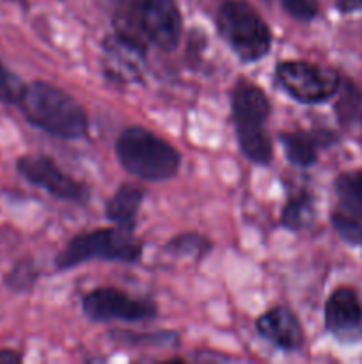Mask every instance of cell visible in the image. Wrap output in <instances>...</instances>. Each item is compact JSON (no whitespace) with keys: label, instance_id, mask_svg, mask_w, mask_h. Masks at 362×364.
I'll list each match as a JSON object with an SVG mask.
<instances>
[{"label":"cell","instance_id":"1","mask_svg":"<svg viewBox=\"0 0 362 364\" xmlns=\"http://www.w3.org/2000/svg\"><path fill=\"white\" fill-rule=\"evenodd\" d=\"M112 23L114 34L146 52L148 46L174 52L183 34L176 0H117Z\"/></svg>","mask_w":362,"mask_h":364},{"label":"cell","instance_id":"2","mask_svg":"<svg viewBox=\"0 0 362 364\" xmlns=\"http://www.w3.org/2000/svg\"><path fill=\"white\" fill-rule=\"evenodd\" d=\"M16 107L27 123L62 141H80L89 134V116L80 102L45 80L25 84Z\"/></svg>","mask_w":362,"mask_h":364},{"label":"cell","instance_id":"3","mask_svg":"<svg viewBox=\"0 0 362 364\" xmlns=\"http://www.w3.org/2000/svg\"><path fill=\"white\" fill-rule=\"evenodd\" d=\"M236 142L248 162L268 167L273 162V142L268 134V119L272 114L266 92L247 78H238L231 92Z\"/></svg>","mask_w":362,"mask_h":364},{"label":"cell","instance_id":"4","mask_svg":"<svg viewBox=\"0 0 362 364\" xmlns=\"http://www.w3.org/2000/svg\"><path fill=\"white\" fill-rule=\"evenodd\" d=\"M116 156L128 174L144 181H167L181 167L180 151L144 127H128L121 132Z\"/></svg>","mask_w":362,"mask_h":364},{"label":"cell","instance_id":"5","mask_svg":"<svg viewBox=\"0 0 362 364\" xmlns=\"http://www.w3.org/2000/svg\"><path fill=\"white\" fill-rule=\"evenodd\" d=\"M142 255L144 244L135 237V231L114 224L71 238L55 256V269L71 270L94 259L135 265L141 262Z\"/></svg>","mask_w":362,"mask_h":364},{"label":"cell","instance_id":"6","mask_svg":"<svg viewBox=\"0 0 362 364\" xmlns=\"http://www.w3.org/2000/svg\"><path fill=\"white\" fill-rule=\"evenodd\" d=\"M215 21L220 38L241 63H258L272 50V28L247 0H224Z\"/></svg>","mask_w":362,"mask_h":364},{"label":"cell","instance_id":"7","mask_svg":"<svg viewBox=\"0 0 362 364\" xmlns=\"http://www.w3.org/2000/svg\"><path fill=\"white\" fill-rule=\"evenodd\" d=\"M277 84L302 105H319L337 95L341 77L332 68L309 60H283L275 68Z\"/></svg>","mask_w":362,"mask_h":364},{"label":"cell","instance_id":"8","mask_svg":"<svg viewBox=\"0 0 362 364\" xmlns=\"http://www.w3.org/2000/svg\"><path fill=\"white\" fill-rule=\"evenodd\" d=\"M82 311L94 323H138L158 316V306L151 299L131 297L114 287H99L82 297Z\"/></svg>","mask_w":362,"mask_h":364},{"label":"cell","instance_id":"9","mask_svg":"<svg viewBox=\"0 0 362 364\" xmlns=\"http://www.w3.org/2000/svg\"><path fill=\"white\" fill-rule=\"evenodd\" d=\"M16 171L25 181L41 188L59 201L85 205L91 199V187L64 173L55 160L43 153H28L16 160Z\"/></svg>","mask_w":362,"mask_h":364},{"label":"cell","instance_id":"10","mask_svg":"<svg viewBox=\"0 0 362 364\" xmlns=\"http://www.w3.org/2000/svg\"><path fill=\"white\" fill-rule=\"evenodd\" d=\"M327 333L343 343L362 340V301L351 287H339L329 295L323 309Z\"/></svg>","mask_w":362,"mask_h":364},{"label":"cell","instance_id":"11","mask_svg":"<svg viewBox=\"0 0 362 364\" xmlns=\"http://www.w3.org/2000/svg\"><path fill=\"white\" fill-rule=\"evenodd\" d=\"M256 331L263 340L284 352H298L305 343L300 318L286 306H275L256 320Z\"/></svg>","mask_w":362,"mask_h":364},{"label":"cell","instance_id":"12","mask_svg":"<svg viewBox=\"0 0 362 364\" xmlns=\"http://www.w3.org/2000/svg\"><path fill=\"white\" fill-rule=\"evenodd\" d=\"M277 137L286 160L297 167H312L318 162L319 148H327L336 142V135L329 130L280 132Z\"/></svg>","mask_w":362,"mask_h":364},{"label":"cell","instance_id":"13","mask_svg":"<svg viewBox=\"0 0 362 364\" xmlns=\"http://www.w3.org/2000/svg\"><path fill=\"white\" fill-rule=\"evenodd\" d=\"M105 57L110 78H121V82H138L141 68L146 60V50L112 34L105 39Z\"/></svg>","mask_w":362,"mask_h":364},{"label":"cell","instance_id":"14","mask_svg":"<svg viewBox=\"0 0 362 364\" xmlns=\"http://www.w3.org/2000/svg\"><path fill=\"white\" fill-rule=\"evenodd\" d=\"M142 203H144V188L137 183L119 185L112 198L106 201L105 215L116 226L124 230H137L138 213H141Z\"/></svg>","mask_w":362,"mask_h":364},{"label":"cell","instance_id":"15","mask_svg":"<svg viewBox=\"0 0 362 364\" xmlns=\"http://www.w3.org/2000/svg\"><path fill=\"white\" fill-rule=\"evenodd\" d=\"M337 210L362 219V169L344 171L334 181Z\"/></svg>","mask_w":362,"mask_h":364},{"label":"cell","instance_id":"16","mask_svg":"<svg viewBox=\"0 0 362 364\" xmlns=\"http://www.w3.org/2000/svg\"><path fill=\"white\" fill-rule=\"evenodd\" d=\"M316 217L314 196L309 191H300L291 196L280 212L279 224L287 231L307 230Z\"/></svg>","mask_w":362,"mask_h":364},{"label":"cell","instance_id":"17","mask_svg":"<svg viewBox=\"0 0 362 364\" xmlns=\"http://www.w3.org/2000/svg\"><path fill=\"white\" fill-rule=\"evenodd\" d=\"M212 240L201 233H181L170 238L165 244L167 255L181 259H192V262H201L202 258L212 252Z\"/></svg>","mask_w":362,"mask_h":364},{"label":"cell","instance_id":"18","mask_svg":"<svg viewBox=\"0 0 362 364\" xmlns=\"http://www.w3.org/2000/svg\"><path fill=\"white\" fill-rule=\"evenodd\" d=\"M39 279V269L31 256L18 259L4 277V284L14 294H27Z\"/></svg>","mask_w":362,"mask_h":364},{"label":"cell","instance_id":"19","mask_svg":"<svg viewBox=\"0 0 362 364\" xmlns=\"http://www.w3.org/2000/svg\"><path fill=\"white\" fill-rule=\"evenodd\" d=\"M336 116L341 124H350L358 116L362 107V91L348 78H341L339 91H337Z\"/></svg>","mask_w":362,"mask_h":364},{"label":"cell","instance_id":"20","mask_svg":"<svg viewBox=\"0 0 362 364\" xmlns=\"http://www.w3.org/2000/svg\"><path fill=\"white\" fill-rule=\"evenodd\" d=\"M330 224H332L337 237L346 242L348 245H353V247L362 245V219H357V217H351L348 213H343L341 210L334 208L332 213H330Z\"/></svg>","mask_w":362,"mask_h":364},{"label":"cell","instance_id":"21","mask_svg":"<svg viewBox=\"0 0 362 364\" xmlns=\"http://www.w3.org/2000/svg\"><path fill=\"white\" fill-rule=\"evenodd\" d=\"M114 340L121 341V343L128 345H156V347H163V345H176L177 343V334L169 333V331H158V333H112Z\"/></svg>","mask_w":362,"mask_h":364},{"label":"cell","instance_id":"22","mask_svg":"<svg viewBox=\"0 0 362 364\" xmlns=\"http://www.w3.org/2000/svg\"><path fill=\"white\" fill-rule=\"evenodd\" d=\"M25 84L0 60V105H16Z\"/></svg>","mask_w":362,"mask_h":364},{"label":"cell","instance_id":"23","mask_svg":"<svg viewBox=\"0 0 362 364\" xmlns=\"http://www.w3.org/2000/svg\"><path fill=\"white\" fill-rule=\"evenodd\" d=\"M283 9L300 23H311L319 14L318 0H279Z\"/></svg>","mask_w":362,"mask_h":364},{"label":"cell","instance_id":"24","mask_svg":"<svg viewBox=\"0 0 362 364\" xmlns=\"http://www.w3.org/2000/svg\"><path fill=\"white\" fill-rule=\"evenodd\" d=\"M336 7L341 14H351L362 11V0H336Z\"/></svg>","mask_w":362,"mask_h":364},{"label":"cell","instance_id":"25","mask_svg":"<svg viewBox=\"0 0 362 364\" xmlns=\"http://www.w3.org/2000/svg\"><path fill=\"white\" fill-rule=\"evenodd\" d=\"M23 361V354L13 348H0V364H20Z\"/></svg>","mask_w":362,"mask_h":364}]
</instances>
